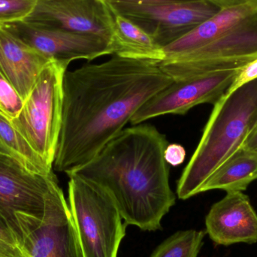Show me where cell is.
I'll use <instances>...</instances> for the list:
<instances>
[{
    "mask_svg": "<svg viewBox=\"0 0 257 257\" xmlns=\"http://www.w3.org/2000/svg\"><path fill=\"white\" fill-rule=\"evenodd\" d=\"M172 81L160 62L117 55L66 71L53 170L68 175L85 166L148 99Z\"/></svg>",
    "mask_w": 257,
    "mask_h": 257,
    "instance_id": "1",
    "label": "cell"
},
{
    "mask_svg": "<svg viewBox=\"0 0 257 257\" xmlns=\"http://www.w3.org/2000/svg\"><path fill=\"white\" fill-rule=\"evenodd\" d=\"M168 145L166 136L155 126L134 125L71 174L106 190L126 224L157 230L176 199L169 185L170 165L164 157Z\"/></svg>",
    "mask_w": 257,
    "mask_h": 257,
    "instance_id": "2",
    "label": "cell"
},
{
    "mask_svg": "<svg viewBox=\"0 0 257 257\" xmlns=\"http://www.w3.org/2000/svg\"><path fill=\"white\" fill-rule=\"evenodd\" d=\"M257 125V79L226 93L214 104L197 148L177 186L180 199L199 194L216 169L242 146Z\"/></svg>",
    "mask_w": 257,
    "mask_h": 257,
    "instance_id": "3",
    "label": "cell"
},
{
    "mask_svg": "<svg viewBox=\"0 0 257 257\" xmlns=\"http://www.w3.org/2000/svg\"><path fill=\"white\" fill-rule=\"evenodd\" d=\"M68 176L69 208L84 257H117L126 232L112 198L93 181Z\"/></svg>",
    "mask_w": 257,
    "mask_h": 257,
    "instance_id": "4",
    "label": "cell"
},
{
    "mask_svg": "<svg viewBox=\"0 0 257 257\" xmlns=\"http://www.w3.org/2000/svg\"><path fill=\"white\" fill-rule=\"evenodd\" d=\"M69 65L52 60L39 74L12 124L53 169L62 121L63 81Z\"/></svg>",
    "mask_w": 257,
    "mask_h": 257,
    "instance_id": "5",
    "label": "cell"
},
{
    "mask_svg": "<svg viewBox=\"0 0 257 257\" xmlns=\"http://www.w3.org/2000/svg\"><path fill=\"white\" fill-rule=\"evenodd\" d=\"M57 180L54 172L48 176L33 173L0 154V215L23 250L27 237L43 221L48 192Z\"/></svg>",
    "mask_w": 257,
    "mask_h": 257,
    "instance_id": "6",
    "label": "cell"
},
{
    "mask_svg": "<svg viewBox=\"0 0 257 257\" xmlns=\"http://www.w3.org/2000/svg\"><path fill=\"white\" fill-rule=\"evenodd\" d=\"M257 58V13L211 43L160 63L173 80L219 71L241 69Z\"/></svg>",
    "mask_w": 257,
    "mask_h": 257,
    "instance_id": "7",
    "label": "cell"
},
{
    "mask_svg": "<svg viewBox=\"0 0 257 257\" xmlns=\"http://www.w3.org/2000/svg\"><path fill=\"white\" fill-rule=\"evenodd\" d=\"M107 4L113 13L145 30L163 49L221 10L208 0L160 5Z\"/></svg>",
    "mask_w": 257,
    "mask_h": 257,
    "instance_id": "8",
    "label": "cell"
},
{
    "mask_svg": "<svg viewBox=\"0 0 257 257\" xmlns=\"http://www.w3.org/2000/svg\"><path fill=\"white\" fill-rule=\"evenodd\" d=\"M241 69L219 71L173 80L169 85L148 99L133 116L130 123L140 124L165 114L184 115L196 105H214L230 88Z\"/></svg>",
    "mask_w": 257,
    "mask_h": 257,
    "instance_id": "9",
    "label": "cell"
},
{
    "mask_svg": "<svg viewBox=\"0 0 257 257\" xmlns=\"http://www.w3.org/2000/svg\"><path fill=\"white\" fill-rule=\"evenodd\" d=\"M24 21L69 33L96 35L111 43L114 16L105 0H38Z\"/></svg>",
    "mask_w": 257,
    "mask_h": 257,
    "instance_id": "10",
    "label": "cell"
},
{
    "mask_svg": "<svg viewBox=\"0 0 257 257\" xmlns=\"http://www.w3.org/2000/svg\"><path fill=\"white\" fill-rule=\"evenodd\" d=\"M2 26L47 58L68 65L112 54L110 42L96 35L69 33L24 21Z\"/></svg>",
    "mask_w": 257,
    "mask_h": 257,
    "instance_id": "11",
    "label": "cell"
},
{
    "mask_svg": "<svg viewBox=\"0 0 257 257\" xmlns=\"http://www.w3.org/2000/svg\"><path fill=\"white\" fill-rule=\"evenodd\" d=\"M23 249L28 257H84L70 208L57 180L48 192L43 221L27 237Z\"/></svg>",
    "mask_w": 257,
    "mask_h": 257,
    "instance_id": "12",
    "label": "cell"
},
{
    "mask_svg": "<svg viewBox=\"0 0 257 257\" xmlns=\"http://www.w3.org/2000/svg\"><path fill=\"white\" fill-rule=\"evenodd\" d=\"M205 225L211 239L220 245L257 241V214L243 192L227 193L214 204Z\"/></svg>",
    "mask_w": 257,
    "mask_h": 257,
    "instance_id": "13",
    "label": "cell"
},
{
    "mask_svg": "<svg viewBox=\"0 0 257 257\" xmlns=\"http://www.w3.org/2000/svg\"><path fill=\"white\" fill-rule=\"evenodd\" d=\"M53 60L0 25V72L25 101L42 69Z\"/></svg>",
    "mask_w": 257,
    "mask_h": 257,
    "instance_id": "14",
    "label": "cell"
},
{
    "mask_svg": "<svg viewBox=\"0 0 257 257\" xmlns=\"http://www.w3.org/2000/svg\"><path fill=\"white\" fill-rule=\"evenodd\" d=\"M257 13V0L220 12L199 24L188 34L163 48L165 60H173L202 48L220 38Z\"/></svg>",
    "mask_w": 257,
    "mask_h": 257,
    "instance_id": "15",
    "label": "cell"
},
{
    "mask_svg": "<svg viewBox=\"0 0 257 257\" xmlns=\"http://www.w3.org/2000/svg\"><path fill=\"white\" fill-rule=\"evenodd\" d=\"M113 16L114 33L110 43L113 55L157 62L165 60L163 48L145 30L124 17L114 13Z\"/></svg>",
    "mask_w": 257,
    "mask_h": 257,
    "instance_id": "16",
    "label": "cell"
},
{
    "mask_svg": "<svg viewBox=\"0 0 257 257\" xmlns=\"http://www.w3.org/2000/svg\"><path fill=\"white\" fill-rule=\"evenodd\" d=\"M256 180L257 155L241 148L213 172L199 193L213 190L243 192Z\"/></svg>",
    "mask_w": 257,
    "mask_h": 257,
    "instance_id": "17",
    "label": "cell"
},
{
    "mask_svg": "<svg viewBox=\"0 0 257 257\" xmlns=\"http://www.w3.org/2000/svg\"><path fill=\"white\" fill-rule=\"evenodd\" d=\"M0 154L18 162L23 167L38 175H51L53 169L33 150L24 136L0 109Z\"/></svg>",
    "mask_w": 257,
    "mask_h": 257,
    "instance_id": "18",
    "label": "cell"
},
{
    "mask_svg": "<svg viewBox=\"0 0 257 257\" xmlns=\"http://www.w3.org/2000/svg\"><path fill=\"white\" fill-rule=\"evenodd\" d=\"M204 236L202 231H180L163 241L151 257H197Z\"/></svg>",
    "mask_w": 257,
    "mask_h": 257,
    "instance_id": "19",
    "label": "cell"
},
{
    "mask_svg": "<svg viewBox=\"0 0 257 257\" xmlns=\"http://www.w3.org/2000/svg\"><path fill=\"white\" fill-rule=\"evenodd\" d=\"M38 0H0V25L25 21Z\"/></svg>",
    "mask_w": 257,
    "mask_h": 257,
    "instance_id": "20",
    "label": "cell"
},
{
    "mask_svg": "<svg viewBox=\"0 0 257 257\" xmlns=\"http://www.w3.org/2000/svg\"><path fill=\"white\" fill-rule=\"evenodd\" d=\"M24 104V99L0 72V109L12 119L21 112Z\"/></svg>",
    "mask_w": 257,
    "mask_h": 257,
    "instance_id": "21",
    "label": "cell"
},
{
    "mask_svg": "<svg viewBox=\"0 0 257 257\" xmlns=\"http://www.w3.org/2000/svg\"><path fill=\"white\" fill-rule=\"evenodd\" d=\"M255 79H257V58L252 60L240 70L233 84L226 93H231L238 87Z\"/></svg>",
    "mask_w": 257,
    "mask_h": 257,
    "instance_id": "22",
    "label": "cell"
},
{
    "mask_svg": "<svg viewBox=\"0 0 257 257\" xmlns=\"http://www.w3.org/2000/svg\"><path fill=\"white\" fill-rule=\"evenodd\" d=\"M164 157L170 166H180L185 160L186 151L184 147L179 144H171L166 147Z\"/></svg>",
    "mask_w": 257,
    "mask_h": 257,
    "instance_id": "23",
    "label": "cell"
},
{
    "mask_svg": "<svg viewBox=\"0 0 257 257\" xmlns=\"http://www.w3.org/2000/svg\"><path fill=\"white\" fill-rule=\"evenodd\" d=\"M0 257H28L18 246L0 238Z\"/></svg>",
    "mask_w": 257,
    "mask_h": 257,
    "instance_id": "24",
    "label": "cell"
},
{
    "mask_svg": "<svg viewBox=\"0 0 257 257\" xmlns=\"http://www.w3.org/2000/svg\"><path fill=\"white\" fill-rule=\"evenodd\" d=\"M106 3H125L133 5H160L168 3H184L196 0H105Z\"/></svg>",
    "mask_w": 257,
    "mask_h": 257,
    "instance_id": "25",
    "label": "cell"
},
{
    "mask_svg": "<svg viewBox=\"0 0 257 257\" xmlns=\"http://www.w3.org/2000/svg\"><path fill=\"white\" fill-rule=\"evenodd\" d=\"M0 238L11 243V244H15V245L21 247L15 234L13 233L10 227L8 226L6 220L3 218L1 215H0Z\"/></svg>",
    "mask_w": 257,
    "mask_h": 257,
    "instance_id": "26",
    "label": "cell"
},
{
    "mask_svg": "<svg viewBox=\"0 0 257 257\" xmlns=\"http://www.w3.org/2000/svg\"><path fill=\"white\" fill-rule=\"evenodd\" d=\"M241 148L257 155V125L247 136Z\"/></svg>",
    "mask_w": 257,
    "mask_h": 257,
    "instance_id": "27",
    "label": "cell"
},
{
    "mask_svg": "<svg viewBox=\"0 0 257 257\" xmlns=\"http://www.w3.org/2000/svg\"><path fill=\"white\" fill-rule=\"evenodd\" d=\"M220 9L238 7L250 2V0H208Z\"/></svg>",
    "mask_w": 257,
    "mask_h": 257,
    "instance_id": "28",
    "label": "cell"
}]
</instances>
